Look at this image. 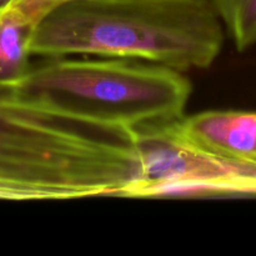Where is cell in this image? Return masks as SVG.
<instances>
[{
	"label": "cell",
	"instance_id": "3957f363",
	"mask_svg": "<svg viewBox=\"0 0 256 256\" xmlns=\"http://www.w3.org/2000/svg\"><path fill=\"white\" fill-rule=\"evenodd\" d=\"M112 165L104 129L34 109L0 82V200L95 198Z\"/></svg>",
	"mask_w": 256,
	"mask_h": 256
},
{
	"label": "cell",
	"instance_id": "9c48e42d",
	"mask_svg": "<svg viewBox=\"0 0 256 256\" xmlns=\"http://www.w3.org/2000/svg\"><path fill=\"white\" fill-rule=\"evenodd\" d=\"M8 2H9V0H0V9H2V8Z\"/></svg>",
	"mask_w": 256,
	"mask_h": 256
},
{
	"label": "cell",
	"instance_id": "277c9868",
	"mask_svg": "<svg viewBox=\"0 0 256 256\" xmlns=\"http://www.w3.org/2000/svg\"><path fill=\"white\" fill-rule=\"evenodd\" d=\"M146 199L256 195V164L232 162L199 149L174 120L136 129Z\"/></svg>",
	"mask_w": 256,
	"mask_h": 256
},
{
	"label": "cell",
	"instance_id": "52a82bcc",
	"mask_svg": "<svg viewBox=\"0 0 256 256\" xmlns=\"http://www.w3.org/2000/svg\"><path fill=\"white\" fill-rule=\"evenodd\" d=\"M239 52L256 44V0H209Z\"/></svg>",
	"mask_w": 256,
	"mask_h": 256
},
{
	"label": "cell",
	"instance_id": "7a4b0ae2",
	"mask_svg": "<svg viewBox=\"0 0 256 256\" xmlns=\"http://www.w3.org/2000/svg\"><path fill=\"white\" fill-rule=\"evenodd\" d=\"M29 106L114 129L184 116L192 82L184 72L130 59L50 58L12 82Z\"/></svg>",
	"mask_w": 256,
	"mask_h": 256
},
{
	"label": "cell",
	"instance_id": "6da1fadb",
	"mask_svg": "<svg viewBox=\"0 0 256 256\" xmlns=\"http://www.w3.org/2000/svg\"><path fill=\"white\" fill-rule=\"evenodd\" d=\"M224 39L209 0H75L35 26L29 52L140 60L186 72L212 66Z\"/></svg>",
	"mask_w": 256,
	"mask_h": 256
},
{
	"label": "cell",
	"instance_id": "ba28073f",
	"mask_svg": "<svg viewBox=\"0 0 256 256\" xmlns=\"http://www.w3.org/2000/svg\"><path fill=\"white\" fill-rule=\"evenodd\" d=\"M72 2H75V0H9L8 2L15 5L36 26L48 14L54 12L62 5Z\"/></svg>",
	"mask_w": 256,
	"mask_h": 256
},
{
	"label": "cell",
	"instance_id": "8992f818",
	"mask_svg": "<svg viewBox=\"0 0 256 256\" xmlns=\"http://www.w3.org/2000/svg\"><path fill=\"white\" fill-rule=\"evenodd\" d=\"M35 24L12 2L0 9V82L22 79L29 69V42Z\"/></svg>",
	"mask_w": 256,
	"mask_h": 256
},
{
	"label": "cell",
	"instance_id": "5b68a950",
	"mask_svg": "<svg viewBox=\"0 0 256 256\" xmlns=\"http://www.w3.org/2000/svg\"><path fill=\"white\" fill-rule=\"evenodd\" d=\"M174 126L184 139L204 152L256 164V112L206 110L174 120Z\"/></svg>",
	"mask_w": 256,
	"mask_h": 256
}]
</instances>
